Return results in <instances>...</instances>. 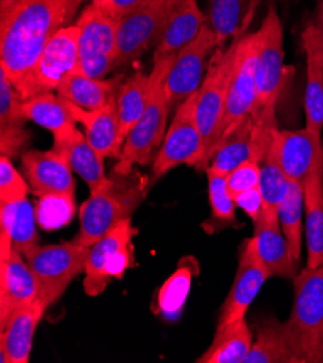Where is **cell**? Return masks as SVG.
I'll return each mask as SVG.
<instances>
[{
	"label": "cell",
	"instance_id": "bcb514c9",
	"mask_svg": "<svg viewBox=\"0 0 323 363\" xmlns=\"http://www.w3.org/2000/svg\"><path fill=\"white\" fill-rule=\"evenodd\" d=\"M82 2H83V0H82Z\"/></svg>",
	"mask_w": 323,
	"mask_h": 363
},
{
	"label": "cell",
	"instance_id": "60d3db41",
	"mask_svg": "<svg viewBox=\"0 0 323 363\" xmlns=\"http://www.w3.org/2000/svg\"><path fill=\"white\" fill-rule=\"evenodd\" d=\"M235 203L238 207H241L249 216V219L253 222H256L258 219L260 214L263 213V208H264V199H263L260 187L239 194L235 199Z\"/></svg>",
	"mask_w": 323,
	"mask_h": 363
},
{
	"label": "cell",
	"instance_id": "7bdbcfd3",
	"mask_svg": "<svg viewBox=\"0 0 323 363\" xmlns=\"http://www.w3.org/2000/svg\"><path fill=\"white\" fill-rule=\"evenodd\" d=\"M316 29H317V33H319V38H320V43L323 45V0H320L319 2V6H317V12H316V19L313 21Z\"/></svg>",
	"mask_w": 323,
	"mask_h": 363
},
{
	"label": "cell",
	"instance_id": "9c48e42d",
	"mask_svg": "<svg viewBox=\"0 0 323 363\" xmlns=\"http://www.w3.org/2000/svg\"><path fill=\"white\" fill-rule=\"evenodd\" d=\"M261 45V30L239 36L235 64L225 107V115L219 129L218 145L231 135L253 112L257 99V65ZM217 150V148H214Z\"/></svg>",
	"mask_w": 323,
	"mask_h": 363
},
{
	"label": "cell",
	"instance_id": "ee69618b",
	"mask_svg": "<svg viewBox=\"0 0 323 363\" xmlns=\"http://www.w3.org/2000/svg\"><path fill=\"white\" fill-rule=\"evenodd\" d=\"M322 363H323V346H322Z\"/></svg>",
	"mask_w": 323,
	"mask_h": 363
},
{
	"label": "cell",
	"instance_id": "d590c367",
	"mask_svg": "<svg viewBox=\"0 0 323 363\" xmlns=\"http://www.w3.org/2000/svg\"><path fill=\"white\" fill-rule=\"evenodd\" d=\"M207 186H209V201L212 207V217L217 223L224 226L239 228L235 216V208L238 207L235 199L228 190L226 175L213 169L212 167L206 168Z\"/></svg>",
	"mask_w": 323,
	"mask_h": 363
},
{
	"label": "cell",
	"instance_id": "e575fe53",
	"mask_svg": "<svg viewBox=\"0 0 323 363\" xmlns=\"http://www.w3.org/2000/svg\"><path fill=\"white\" fill-rule=\"evenodd\" d=\"M303 208L305 191L303 187L293 181H289L285 194L277 206L278 220L281 230L289 243L292 257L300 262L302 258V235H303Z\"/></svg>",
	"mask_w": 323,
	"mask_h": 363
},
{
	"label": "cell",
	"instance_id": "f35d334b",
	"mask_svg": "<svg viewBox=\"0 0 323 363\" xmlns=\"http://www.w3.org/2000/svg\"><path fill=\"white\" fill-rule=\"evenodd\" d=\"M29 191L28 181L16 171L11 158H0V203H13L26 199Z\"/></svg>",
	"mask_w": 323,
	"mask_h": 363
},
{
	"label": "cell",
	"instance_id": "4316f807",
	"mask_svg": "<svg viewBox=\"0 0 323 363\" xmlns=\"http://www.w3.org/2000/svg\"><path fill=\"white\" fill-rule=\"evenodd\" d=\"M121 82L122 77L103 80L75 71L60 83L55 93L67 101L84 108V111H97V108H102L118 99L119 90L124 84Z\"/></svg>",
	"mask_w": 323,
	"mask_h": 363
},
{
	"label": "cell",
	"instance_id": "3957f363",
	"mask_svg": "<svg viewBox=\"0 0 323 363\" xmlns=\"http://www.w3.org/2000/svg\"><path fill=\"white\" fill-rule=\"evenodd\" d=\"M292 314L284 323L299 363H322L323 346V265L306 267L296 278Z\"/></svg>",
	"mask_w": 323,
	"mask_h": 363
},
{
	"label": "cell",
	"instance_id": "7c38bea8",
	"mask_svg": "<svg viewBox=\"0 0 323 363\" xmlns=\"http://www.w3.org/2000/svg\"><path fill=\"white\" fill-rule=\"evenodd\" d=\"M136 233L138 230L132 226L129 217L90 247L83 282L89 297L102 294L114 278L121 279L124 277L132 261V238Z\"/></svg>",
	"mask_w": 323,
	"mask_h": 363
},
{
	"label": "cell",
	"instance_id": "d4e9b609",
	"mask_svg": "<svg viewBox=\"0 0 323 363\" xmlns=\"http://www.w3.org/2000/svg\"><path fill=\"white\" fill-rule=\"evenodd\" d=\"M302 47L306 54V93L305 113L306 128L322 133L323 129V45L317 29L310 22L302 33Z\"/></svg>",
	"mask_w": 323,
	"mask_h": 363
},
{
	"label": "cell",
	"instance_id": "52a82bcc",
	"mask_svg": "<svg viewBox=\"0 0 323 363\" xmlns=\"http://www.w3.org/2000/svg\"><path fill=\"white\" fill-rule=\"evenodd\" d=\"M261 45L257 65V99L251 118L264 122H277L275 106L284 82L283 23L277 6L270 4L260 26Z\"/></svg>",
	"mask_w": 323,
	"mask_h": 363
},
{
	"label": "cell",
	"instance_id": "4dcf8cb0",
	"mask_svg": "<svg viewBox=\"0 0 323 363\" xmlns=\"http://www.w3.org/2000/svg\"><path fill=\"white\" fill-rule=\"evenodd\" d=\"M306 211L307 267L323 265V172L314 174L303 187Z\"/></svg>",
	"mask_w": 323,
	"mask_h": 363
},
{
	"label": "cell",
	"instance_id": "8d00e7d4",
	"mask_svg": "<svg viewBox=\"0 0 323 363\" xmlns=\"http://www.w3.org/2000/svg\"><path fill=\"white\" fill-rule=\"evenodd\" d=\"M289 187V178L285 177L275 157L268 151L267 157L261 162L260 190L264 199V210L277 213V206Z\"/></svg>",
	"mask_w": 323,
	"mask_h": 363
},
{
	"label": "cell",
	"instance_id": "5b68a950",
	"mask_svg": "<svg viewBox=\"0 0 323 363\" xmlns=\"http://www.w3.org/2000/svg\"><path fill=\"white\" fill-rule=\"evenodd\" d=\"M254 13L256 11L248 15L242 30L232 40L229 47L217 48V51L213 52L204 80L197 91L195 118L203 139L206 168L210 164L214 148H217L218 143L219 129L225 115L239 36L243 30L248 29L251 21L254 18Z\"/></svg>",
	"mask_w": 323,
	"mask_h": 363
},
{
	"label": "cell",
	"instance_id": "603a6c76",
	"mask_svg": "<svg viewBox=\"0 0 323 363\" xmlns=\"http://www.w3.org/2000/svg\"><path fill=\"white\" fill-rule=\"evenodd\" d=\"M76 121L83 125L84 136L102 158H119L124 139L121 138V125L118 115V99L97 111L84 108L70 103Z\"/></svg>",
	"mask_w": 323,
	"mask_h": 363
},
{
	"label": "cell",
	"instance_id": "8fae6325",
	"mask_svg": "<svg viewBox=\"0 0 323 363\" xmlns=\"http://www.w3.org/2000/svg\"><path fill=\"white\" fill-rule=\"evenodd\" d=\"M197 91L177 107L171 126L167 129L164 142L153 162L154 181L182 164L206 171L203 139L195 118Z\"/></svg>",
	"mask_w": 323,
	"mask_h": 363
},
{
	"label": "cell",
	"instance_id": "83f0119b",
	"mask_svg": "<svg viewBox=\"0 0 323 363\" xmlns=\"http://www.w3.org/2000/svg\"><path fill=\"white\" fill-rule=\"evenodd\" d=\"M253 330L245 317L238 318L222 329H217L209 349L197 357V363H243L253 346Z\"/></svg>",
	"mask_w": 323,
	"mask_h": 363
},
{
	"label": "cell",
	"instance_id": "ba28073f",
	"mask_svg": "<svg viewBox=\"0 0 323 363\" xmlns=\"http://www.w3.org/2000/svg\"><path fill=\"white\" fill-rule=\"evenodd\" d=\"M119 19L90 2L79 15V71L93 79H104L118 68L116 32Z\"/></svg>",
	"mask_w": 323,
	"mask_h": 363
},
{
	"label": "cell",
	"instance_id": "8992f818",
	"mask_svg": "<svg viewBox=\"0 0 323 363\" xmlns=\"http://www.w3.org/2000/svg\"><path fill=\"white\" fill-rule=\"evenodd\" d=\"M90 247L77 242L35 245L25 259L40 285V300L47 307L57 303L76 277L86 271Z\"/></svg>",
	"mask_w": 323,
	"mask_h": 363
},
{
	"label": "cell",
	"instance_id": "cb8c5ba5",
	"mask_svg": "<svg viewBox=\"0 0 323 363\" xmlns=\"http://www.w3.org/2000/svg\"><path fill=\"white\" fill-rule=\"evenodd\" d=\"M23 99L0 68V151L8 158H15L29 143L31 132L25 129L28 121L22 111Z\"/></svg>",
	"mask_w": 323,
	"mask_h": 363
},
{
	"label": "cell",
	"instance_id": "d6986e66",
	"mask_svg": "<svg viewBox=\"0 0 323 363\" xmlns=\"http://www.w3.org/2000/svg\"><path fill=\"white\" fill-rule=\"evenodd\" d=\"M23 255L12 250L0 264V324L2 329L9 317L21 307L40 300V285Z\"/></svg>",
	"mask_w": 323,
	"mask_h": 363
},
{
	"label": "cell",
	"instance_id": "1f68e13d",
	"mask_svg": "<svg viewBox=\"0 0 323 363\" xmlns=\"http://www.w3.org/2000/svg\"><path fill=\"white\" fill-rule=\"evenodd\" d=\"M22 111L28 121H32L53 135L76 128V118L71 104L57 93H45L22 101Z\"/></svg>",
	"mask_w": 323,
	"mask_h": 363
},
{
	"label": "cell",
	"instance_id": "ac0fdd59",
	"mask_svg": "<svg viewBox=\"0 0 323 363\" xmlns=\"http://www.w3.org/2000/svg\"><path fill=\"white\" fill-rule=\"evenodd\" d=\"M29 190L38 197L75 196L73 169L55 150H29L21 155Z\"/></svg>",
	"mask_w": 323,
	"mask_h": 363
},
{
	"label": "cell",
	"instance_id": "30bf717a",
	"mask_svg": "<svg viewBox=\"0 0 323 363\" xmlns=\"http://www.w3.org/2000/svg\"><path fill=\"white\" fill-rule=\"evenodd\" d=\"M79 28L73 23L60 29L53 36L37 64L16 90L23 100L55 93L67 76L79 71Z\"/></svg>",
	"mask_w": 323,
	"mask_h": 363
},
{
	"label": "cell",
	"instance_id": "6da1fadb",
	"mask_svg": "<svg viewBox=\"0 0 323 363\" xmlns=\"http://www.w3.org/2000/svg\"><path fill=\"white\" fill-rule=\"evenodd\" d=\"M82 0H0V68L15 89L53 36L71 25Z\"/></svg>",
	"mask_w": 323,
	"mask_h": 363
},
{
	"label": "cell",
	"instance_id": "e0dca14e",
	"mask_svg": "<svg viewBox=\"0 0 323 363\" xmlns=\"http://www.w3.org/2000/svg\"><path fill=\"white\" fill-rule=\"evenodd\" d=\"M275 129L274 125L258 123L249 116L218 145L209 167L228 175L246 161L263 162L271 148Z\"/></svg>",
	"mask_w": 323,
	"mask_h": 363
},
{
	"label": "cell",
	"instance_id": "f1b7e54d",
	"mask_svg": "<svg viewBox=\"0 0 323 363\" xmlns=\"http://www.w3.org/2000/svg\"><path fill=\"white\" fill-rule=\"evenodd\" d=\"M243 363H299L284 323L273 317L263 320Z\"/></svg>",
	"mask_w": 323,
	"mask_h": 363
},
{
	"label": "cell",
	"instance_id": "7402d4cb",
	"mask_svg": "<svg viewBox=\"0 0 323 363\" xmlns=\"http://www.w3.org/2000/svg\"><path fill=\"white\" fill-rule=\"evenodd\" d=\"M206 21L196 0H171L168 19L153 60L177 55L200 33Z\"/></svg>",
	"mask_w": 323,
	"mask_h": 363
},
{
	"label": "cell",
	"instance_id": "9a60e30c",
	"mask_svg": "<svg viewBox=\"0 0 323 363\" xmlns=\"http://www.w3.org/2000/svg\"><path fill=\"white\" fill-rule=\"evenodd\" d=\"M270 151L289 181L302 187L314 174L323 172L322 133L307 128L299 130L275 129Z\"/></svg>",
	"mask_w": 323,
	"mask_h": 363
},
{
	"label": "cell",
	"instance_id": "2e32d148",
	"mask_svg": "<svg viewBox=\"0 0 323 363\" xmlns=\"http://www.w3.org/2000/svg\"><path fill=\"white\" fill-rule=\"evenodd\" d=\"M270 278L271 274L260 257L254 236L243 239L239 247L236 275L219 310L217 329H222L226 324L245 317L249 306Z\"/></svg>",
	"mask_w": 323,
	"mask_h": 363
},
{
	"label": "cell",
	"instance_id": "277c9868",
	"mask_svg": "<svg viewBox=\"0 0 323 363\" xmlns=\"http://www.w3.org/2000/svg\"><path fill=\"white\" fill-rule=\"evenodd\" d=\"M175 57L177 55H171L154 61L153 71L155 72V87L151 100L142 118L128 133L114 171L131 174L133 165H153L167 133V119L171 104L164 83Z\"/></svg>",
	"mask_w": 323,
	"mask_h": 363
},
{
	"label": "cell",
	"instance_id": "ab89813d",
	"mask_svg": "<svg viewBox=\"0 0 323 363\" xmlns=\"http://www.w3.org/2000/svg\"><path fill=\"white\" fill-rule=\"evenodd\" d=\"M261 178V162L258 161H246L236 167L226 175L228 190L234 199L239 194L254 190L260 187Z\"/></svg>",
	"mask_w": 323,
	"mask_h": 363
},
{
	"label": "cell",
	"instance_id": "5bb4252c",
	"mask_svg": "<svg viewBox=\"0 0 323 363\" xmlns=\"http://www.w3.org/2000/svg\"><path fill=\"white\" fill-rule=\"evenodd\" d=\"M217 48H219L217 35L204 23L196 38L177 54L164 83L171 107H178L200 89Z\"/></svg>",
	"mask_w": 323,
	"mask_h": 363
},
{
	"label": "cell",
	"instance_id": "836d02e7",
	"mask_svg": "<svg viewBox=\"0 0 323 363\" xmlns=\"http://www.w3.org/2000/svg\"><path fill=\"white\" fill-rule=\"evenodd\" d=\"M0 230L12 238L13 249L22 255L35 245H38V233L35 228V210L28 199L0 203Z\"/></svg>",
	"mask_w": 323,
	"mask_h": 363
},
{
	"label": "cell",
	"instance_id": "f6af8a7d",
	"mask_svg": "<svg viewBox=\"0 0 323 363\" xmlns=\"http://www.w3.org/2000/svg\"><path fill=\"white\" fill-rule=\"evenodd\" d=\"M209 2H210V0H209Z\"/></svg>",
	"mask_w": 323,
	"mask_h": 363
},
{
	"label": "cell",
	"instance_id": "ffe728a7",
	"mask_svg": "<svg viewBox=\"0 0 323 363\" xmlns=\"http://www.w3.org/2000/svg\"><path fill=\"white\" fill-rule=\"evenodd\" d=\"M47 304L41 300L18 308L8 320L0 333V362L2 363H28L33 336L43 320Z\"/></svg>",
	"mask_w": 323,
	"mask_h": 363
},
{
	"label": "cell",
	"instance_id": "7a4b0ae2",
	"mask_svg": "<svg viewBox=\"0 0 323 363\" xmlns=\"http://www.w3.org/2000/svg\"><path fill=\"white\" fill-rule=\"evenodd\" d=\"M133 172V171H132ZM131 172V174H132ZM112 171L80 207V228L75 242L92 247L118 223L129 219L143 199L139 177Z\"/></svg>",
	"mask_w": 323,
	"mask_h": 363
},
{
	"label": "cell",
	"instance_id": "b9f144b4",
	"mask_svg": "<svg viewBox=\"0 0 323 363\" xmlns=\"http://www.w3.org/2000/svg\"><path fill=\"white\" fill-rule=\"evenodd\" d=\"M92 2L104 9L107 13L121 19L126 13L146 5L150 0H92Z\"/></svg>",
	"mask_w": 323,
	"mask_h": 363
},
{
	"label": "cell",
	"instance_id": "4fadbf2b",
	"mask_svg": "<svg viewBox=\"0 0 323 363\" xmlns=\"http://www.w3.org/2000/svg\"><path fill=\"white\" fill-rule=\"evenodd\" d=\"M171 0H150L126 13L118 22V67L136 61L142 54L157 48L168 19Z\"/></svg>",
	"mask_w": 323,
	"mask_h": 363
},
{
	"label": "cell",
	"instance_id": "d6a6232c",
	"mask_svg": "<svg viewBox=\"0 0 323 363\" xmlns=\"http://www.w3.org/2000/svg\"><path fill=\"white\" fill-rule=\"evenodd\" d=\"M260 0H210L206 23L214 32L224 48L229 38L242 30L245 21L251 12L257 9Z\"/></svg>",
	"mask_w": 323,
	"mask_h": 363
},
{
	"label": "cell",
	"instance_id": "74e56055",
	"mask_svg": "<svg viewBox=\"0 0 323 363\" xmlns=\"http://www.w3.org/2000/svg\"><path fill=\"white\" fill-rule=\"evenodd\" d=\"M35 214L44 228H60L68 223L75 214V196H60L57 207H54L53 196L41 197V203Z\"/></svg>",
	"mask_w": 323,
	"mask_h": 363
},
{
	"label": "cell",
	"instance_id": "44dd1931",
	"mask_svg": "<svg viewBox=\"0 0 323 363\" xmlns=\"http://www.w3.org/2000/svg\"><path fill=\"white\" fill-rule=\"evenodd\" d=\"M254 239L258 253L267 265L271 277L295 279L297 272V261L292 257L289 243L281 230L278 214L263 208L258 219L254 222Z\"/></svg>",
	"mask_w": 323,
	"mask_h": 363
},
{
	"label": "cell",
	"instance_id": "f546056e",
	"mask_svg": "<svg viewBox=\"0 0 323 363\" xmlns=\"http://www.w3.org/2000/svg\"><path fill=\"white\" fill-rule=\"evenodd\" d=\"M155 87V72L146 74L136 71L126 82H124L118 94V115L121 125V138L126 139L128 133L142 118L151 100Z\"/></svg>",
	"mask_w": 323,
	"mask_h": 363
},
{
	"label": "cell",
	"instance_id": "484cf974",
	"mask_svg": "<svg viewBox=\"0 0 323 363\" xmlns=\"http://www.w3.org/2000/svg\"><path fill=\"white\" fill-rule=\"evenodd\" d=\"M54 136V147L58 154L64 157L76 174H79L90 191L96 190L106 179L104 158H102L96 150L89 143L86 136L77 130V128L67 129Z\"/></svg>",
	"mask_w": 323,
	"mask_h": 363
}]
</instances>
